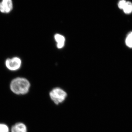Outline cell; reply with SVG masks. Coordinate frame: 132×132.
<instances>
[{"instance_id": "6da1fadb", "label": "cell", "mask_w": 132, "mask_h": 132, "mask_svg": "<svg viewBox=\"0 0 132 132\" xmlns=\"http://www.w3.org/2000/svg\"><path fill=\"white\" fill-rule=\"evenodd\" d=\"M30 83L27 79L18 77L11 81L10 88L12 92L16 94L24 95L28 93L30 87Z\"/></svg>"}, {"instance_id": "7a4b0ae2", "label": "cell", "mask_w": 132, "mask_h": 132, "mask_svg": "<svg viewBox=\"0 0 132 132\" xmlns=\"http://www.w3.org/2000/svg\"><path fill=\"white\" fill-rule=\"evenodd\" d=\"M51 100L56 105L64 102L67 97V94L60 88H55L51 90L49 93Z\"/></svg>"}, {"instance_id": "3957f363", "label": "cell", "mask_w": 132, "mask_h": 132, "mask_svg": "<svg viewBox=\"0 0 132 132\" xmlns=\"http://www.w3.org/2000/svg\"><path fill=\"white\" fill-rule=\"evenodd\" d=\"M5 64L6 67L10 71H18L21 67V60L20 58L17 57L9 58L6 60Z\"/></svg>"}, {"instance_id": "277c9868", "label": "cell", "mask_w": 132, "mask_h": 132, "mask_svg": "<svg viewBox=\"0 0 132 132\" xmlns=\"http://www.w3.org/2000/svg\"><path fill=\"white\" fill-rule=\"evenodd\" d=\"M13 8L12 0H2L0 2V11L3 13H9L12 11Z\"/></svg>"}, {"instance_id": "5b68a950", "label": "cell", "mask_w": 132, "mask_h": 132, "mask_svg": "<svg viewBox=\"0 0 132 132\" xmlns=\"http://www.w3.org/2000/svg\"><path fill=\"white\" fill-rule=\"evenodd\" d=\"M12 132H27V127L23 123H16L13 126L11 129Z\"/></svg>"}, {"instance_id": "8992f818", "label": "cell", "mask_w": 132, "mask_h": 132, "mask_svg": "<svg viewBox=\"0 0 132 132\" xmlns=\"http://www.w3.org/2000/svg\"><path fill=\"white\" fill-rule=\"evenodd\" d=\"M54 38L57 42V46L58 48H61L64 46L65 38L63 36L60 34H56L55 35Z\"/></svg>"}, {"instance_id": "52a82bcc", "label": "cell", "mask_w": 132, "mask_h": 132, "mask_svg": "<svg viewBox=\"0 0 132 132\" xmlns=\"http://www.w3.org/2000/svg\"><path fill=\"white\" fill-rule=\"evenodd\" d=\"M126 14H130L132 12V3L129 1H127L126 5L123 10Z\"/></svg>"}, {"instance_id": "ba28073f", "label": "cell", "mask_w": 132, "mask_h": 132, "mask_svg": "<svg viewBox=\"0 0 132 132\" xmlns=\"http://www.w3.org/2000/svg\"><path fill=\"white\" fill-rule=\"evenodd\" d=\"M126 45L128 47L132 48V32L128 34L126 40Z\"/></svg>"}, {"instance_id": "9c48e42d", "label": "cell", "mask_w": 132, "mask_h": 132, "mask_svg": "<svg viewBox=\"0 0 132 132\" xmlns=\"http://www.w3.org/2000/svg\"><path fill=\"white\" fill-rule=\"evenodd\" d=\"M0 132H9V129L6 125L0 124Z\"/></svg>"}, {"instance_id": "30bf717a", "label": "cell", "mask_w": 132, "mask_h": 132, "mask_svg": "<svg viewBox=\"0 0 132 132\" xmlns=\"http://www.w3.org/2000/svg\"><path fill=\"white\" fill-rule=\"evenodd\" d=\"M126 0H120L118 3V7L120 9L123 10L126 3Z\"/></svg>"}]
</instances>
